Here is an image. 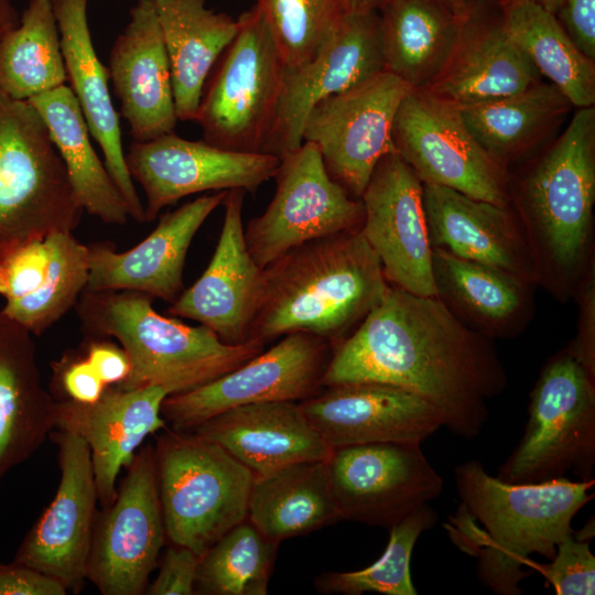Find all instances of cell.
Segmentation results:
<instances>
[{"label":"cell","mask_w":595,"mask_h":595,"mask_svg":"<svg viewBox=\"0 0 595 595\" xmlns=\"http://www.w3.org/2000/svg\"><path fill=\"white\" fill-rule=\"evenodd\" d=\"M380 382L435 407L444 426L472 440L488 420L486 401L507 382L490 338L458 318L437 296L389 285L356 329L333 351L323 386Z\"/></svg>","instance_id":"obj_1"},{"label":"cell","mask_w":595,"mask_h":595,"mask_svg":"<svg viewBox=\"0 0 595 595\" xmlns=\"http://www.w3.org/2000/svg\"><path fill=\"white\" fill-rule=\"evenodd\" d=\"M461 505L445 528L450 539L476 558V574L497 595H520L531 554L549 560L573 532L576 513L593 499L594 480L559 477L512 484L491 476L472 459L454 469Z\"/></svg>","instance_id":"obj_2"},{"label":"cell","mask_w":595,"mask_h":595,"mask_svg":"<svg viewBox=\"0 0 595 595\" xmlns=\"http://www.w3.org/2000/svg\"><path fill=\"white\" fill-rule=\"evenodd\" d=\"M262 279L249 339L267 344L304 332L326 339L334 349L390 285L360 230L304 242L264 267Z\"/></svg>","instance_id":"obj_3"},{"label":"cell","mask_w":595,"mask_h":595,"mask_svg":"<svg viewBox=\"0 0 595 595\" xmlns=\"http://www.w3.org/2000/svg\"><path fill=\"white\" fill-rule=\"evenodd\" d=\"M153 299L136 291H84L75 309L87 336L115 339L127 353L131 371L117 388L161 387L170 394L201 387L264 350L250 339L230 345L204 325L164 316Z\"/></svg>","instance_id":"obj_4"},{"label":"cell","mask_w":595,"mask_h":595,"mask_svg":"<svg viewBox=\"0 0 595 595\" xmlns=\"http://www.w3.org/2000/svg\"><path fill=\"white\" fill-rule=\"evenodd\" d=\"M595 202V109L578 108L522 185L526 236L539 279H573L589 240Z\"/></svg>","instance_id":"obj_5"},{"label":"cell","mask_w":595,"mask_h":595,"mask_svg":"<svg viewBox=\"0 0 595 595\" xmlns=\"http://www.w3.org/2000/svg\"><path fill=\"white\" fill-rule=\"evenodd\" d=\"M166 539L205 554L248 518L252 473L193 431L166 430L153 447Z\"/></svg>","instance_id":"obj_6"},{"label":"cell","mask_w":595,"mask_h":595,"mask_svg":"<svg viewBox=\"0 0 595 595\" xmlns=\"http://www.w3.org/2000/svg\"><path fill=\"white\" fill-rule=\"evenodd\" d=\"M84 209L41 116L0 95V255L53 231H74Z\"/></svg>","instance_id":"obj_7"},{"label":"cell","mask_w":595,"mask_h":595,"mask_svg":"<svg viewBox=\"0 0 595 595\" xmlns=\"http://www.w3.org/2000/svg\"><path fill=\"white\" fill-rule=\"evenodd\" d=\"M595 379L567 351L543 367L530 394L522 437L497 477L532 484L573 470L593 479L595 464Z\"/></svg>","instance_id":"obj_8"},{"label":"cell","mask_w":595,"mask_h":595,"mask_svg":"<svg viewBox=\"0 0 595 595\" xmlns=\"http://www.w3.org/2000/svg\"><path fill=\"white\" fill-rule=\"evenodd\" d=\"M239 30L204 88L197 122L203 141L264 153L281 96L285 64L259 9L237 19Z\"/></svg>","instance_id":"obj_9"},{"label":"cell","mask_w":595,"mask_h":595,"mask_svg":"<svg viewBox=\"0 0 595 595\" xmlns=\"http://www.w3.org/2000/svg\"><path fill=\"white\" fill-rule=\"evenodd\" d=\"M273 177L272 201L244 227L248 251L261 269L304 242L360 230L361 199L331 177L315 144L303 141L281 158Z\"/></svg>","instance_id":"obj_10"},{"label":"cell","mask_w":595,"mask_h":595,"mask_svg":"<svg viewBox=\"0 0 595 595\" xmlns=\"http://www.w3.org/2000/svg\"><path fill=\"white\" fill-rule=\"evenodd\" d=\"M392 140L422 183L508 207L504 165L474 138L455 104L426 88H412L396 113Z\"/></svg>","instance_id":"obj_11"},{"label":"cell","mask_w":595,"mask_h":595,"mask_svg":"<svg viewBox=\"0 0 595 595\" xmlns=\"http://www.w3.org/2000/svg\"><path fill=\"white\" fill-rule=\"evenodd\" d=\"M334 347L304 332L282 336L270 349L195 389L167 396L162 416L172 430L191 431L228 409L257 402H302L317 393Z\"/></svg>","instance_id":"obj_12"},{"label":"cell","mask_w":595,"mask_h":595,"mask_svg":"<svg viewBox=\"0 0 595 595\" xmlns=\"http://www.w3.org/2000/svg\"><path fill=\"white\" fill-rule=\"evenodd\" d=\"M411 89L396 75L382 71L318 101L309 112L303 141L316 145L327 173L351 197L360 199L378 162L397 153L393 121Z\"/></svg>","instance_id":"obj_13"},{"label":"cell","mask_w":595,"mask_h":595,"mask_svg":"<svg viewBox=\"0 0 595 595\" xmlns=\"http://www.w3.org/2000/svg\"><path fill=\"white\" fill-rule=\"evenodd\" d=\"M340 520L390 529L437 498L443 479L420 443L378 442L334 447L327 458Z\"/></svg>","instance_id":"obj_14"},{"label":"cell","mask_w":595,"mask_h":595,"mask_svg":"<svg viewBox=\"0 0 595 595\" xmlns=\"http://www.w3.org/2000/svg\"><path fill=\"white\" fill-rule=\"evenodd\" d=\"M115 501L97 512L87 580L102 595L145 593L166 534L159 499L153 446L127 467Z\"/></svg>","instance_id":"obj_15"},{"label":"cell","mask_w":595,"mask_h":595,"mask_svg":"<svg viewBox=\"0 0 595 595\" xmlns=\"http://www.w3.org/2000/svg\"><path fill=\"white\" fill-rule=\"evenodd\" d=\"M280 161L272 154L190 141L174 132L133 141L126 153L129 173L147 198L144 221L154 220L163 207L195 193L235 188L253 193L274 176Z\"/></svg>","instance_id":"obj_16"},{"label":"cell","mask_w":595,"mask_h":595,"mask_svg":"<svg viewBox=\"0 0 595 595\" xmlns=\"http://www.w3.org/2000/svg\"><path fill=\"white\" fill-rule=\"evenodd\" d=\"M58 446L61 479L45 508L19 545L13 561L61 581L79 593L87 580L98 501L87 443L63 430H53Z\"/></svg>","instance_id":"obj_17"},{"label":"cell","mask_w":595,"mask_h":595,"mask_svg":"<svg viewBox=\"0 0 595 595\" xmlns=\"http://www.w3.org/2000/svg\"><path fill=\"white\" fill-rule=\"evenodd\" d=\"M360 232L380 261L387 281L421 296H437L422 182L398 153L376 165L360 196Z\"/></svg>","instance_id":"obj_18"},{"label":"cell","mask_w":595,"mask_h":595,"mask_svg":"<svg viewBox=\"0 0 595 595\" xmlns=\"http://www.w3.org/2000/svg\"><path fill=\"white\" fill-rule=\"evenodd\" d=\"M385 71L379 10L349 11L311 61L285 67L277 117L264 153L279 159L303 142L311 109Z\"/></svg>","instance_id":"obj_19"},{"label":"cell","mask_w":595,"mask_h":595,"mask_svg":"<svg viewBox=\"0 0 595 595\" xmlns=\"http://www.w3.org/2000/svg\"><path fill=\"white\" fill-rule=\"evenodd\" d=\"M89 278V249L53 231L0 255V312L40 336L76 306Z\"/></svg>","instance_id":"obj_20"},{"label":"cell","mask_w":595,"mask_h":595,"mask_svg":"<svg viewBox=\"0 0 595 595\" xmlns=\"http://www.w3.org/2000/svg\"><path fill=\"white\" fill-rule=\"evenodd\" d=\"M246 191L227 192L220 235L213 257L197 281L184 289L167 314L197 322L230 345L249 339L262 291V269L250 256L244 238Z\"/></svg>","instance_id":"obj_21"},{"label":"cell","mask_w":595,"mask_h":595,"mask_svg":"<svg viewBox=\"0 0 595 595\" xmlns=\"http://www.w3.org/2000/svg\"><path fill=\"white\" fill-rule=\"evenodd\" d=\"M299 403L332 448L378 442L421 444L444 426L442 414L426 400L380 382L324 387Z\"/></svg>","instance_id":"obj_22"},{"label":"cell","mask_w":595,"mask_h":595,"mask_svg":"<svg viewBox=\"0 0 595 595\" xmlns=\"http://www.w3.org/2000/svg\"><path fill=\"white\" fill-rule=\"evenodd\" d=\"M227 192L202 195L162 215L152 232L129 250L118 252L110 241L88 245L85 291L128 290L174 302L184 290V264L192 240L224 203Z\"/></svg>","instance_id":"obj_23"},{"label":"cell","mask_w":595,"mask_h":595,"mask_svg":"<svg viewBox=\"0 0 595 595\" xmlns=\"http://www.w3.org/2000/svg\"><path fill=\"white\" fill-rule=\"evenodd\" d=\"M161 387L123 390L108 386L94 403L56 400L54 430L83 439L90 451L98 501L104 508L117 497V477L128 467L148 435L165 428Z\"/></svg>","instance_id":"obj_24"},{"label":"cell","mask_w":595,"mask_h":595,"mask_svg":"<svg viewBox=\"0 0 595 595\" xmlns=\"http://www.w3.org/2000/svg\"><path fill=\"white\" fill-rule=\"evenodd\" d=\"M107 69L133 141L174 132L178 119L171 68L152 0H136Z\"/></svg>","instance_id":"obj_25"},{"label":"cell","mask_w":595,"mask_h":595,"mask_svg":"<svg viewBox=\"0 0 595 595\" xmlns=\"http://www.w3.org/2000/svg\"><path fill=\"white\" fill-rule=\"evenodd\" d=\"M432 248L488 264L527 282L539 280L532 249L508 207L455 190L422 183Z\"/></svg>","instance_id":"obj_26"},{"label":"cell","mask_w":595,"mask_h":595,"mask_svg":"<svg viewBox=\"0 0 595 595\" xmlns=\"http://www.w3.org/2000/svg\"><path fill=\"white\" fill-rule=\"evenodd\" d=\"M89 0H51L67 82L88 130L100 145L105 165L123 197L130 218L144 221L142 204L126 163L120 117L110 97L108 69L100 62L88 24Z\"/></svg>","instance_id":"obj_27"},{"label":"cell","mask_w":595,"mask_h":595,"mask_svg":"<svg viewBox=\"0 0 595 595\" xmlns=\"http://www.w3.org/2000/svg\"><path fill=\"white\" fill-rule=\"evenodd\" d=\"M191 431L220 445L253 477L293 463L327 459L332 451L294 401L235 407Z\"/></svg>","instance_id":"obj_28"},{"label":"cell","mask_w":595,"mask_h":595,"mask_svg":"<svg viewBox=\"0 0 595 595\" xmlns=\"http://www.w3.org/2000/svg\"><path fill=\"white\" fill-rule=\"evenodd\" d=\"M55 402L43 386L32 334L0 312V483L50 436Z\"/></svg>","instance_id":"obj_29"},{"label":"cell","mask_w":595,"mask_h":595,"mask_svg":"<svg viewBox=\"0 0 595 595\" xmlns=\"http://www.w3.org/2000/svg\"><path fill=\"white\" fill-rule=\"evenodd\" d=\"M469 12V2L387 0L379 10L385 71L412 88L429 87L457 48Z\"/></svg>","instance_id":"obj_30"},{"label":"cell","mask_w":595,"mask_h":595,"mask_svg":"<svg viewBox=\"0 0 595 595\" xmlns=\"http://www.w3.org/2000/svg\"><path fill=\"white\" fill-rule=\"evenodd\" d=\"M540 82L539 71L508 34L500 17L480 21L470 6L457 48L426 89L464 106L513 95Z\"/></svg>","instance_id":"obj_31"},{"label":"cell","mask_w":595,"mask_h":595,"mask_svg":"<svg viewBox=\"0 0 595 595\" xmlns=\"http://www.w3.org/2000/svg\"><path fill=\"white\" fill-rule=\"evenodd\" d=\"M166 48L175 112L195 121L207 77L239 30L238 20L206 0H152Z\"/></svg>","instance_id":"obj_32"},{"label":"cell","mask_w":595,"mask_h":595,"mask_svg":"<svg viewBox=\"0 0 595 595\" xmlns=\"http://www.w3.org/2000/svg\"><path fill=\"white\" fill-rule=\"evenodd\" d=\"M28 101L44 121L83 209L106 224L125 225L130 218L128 207L90 143L88 126L71 87L65 84Z\"/></svg>","instance_id":"obj_33"},{"label":"cell","mask_w":595,"mask_h":595,"mask_svg":"<svg viewBox=\"0 0 595 595\" xmlns=\"http://www.w3.org/2000/svg\"><path fill=\"white\" fill-rule=\"evenodd\" d=\"M248 520L278 544L340 520L327 459L293 463L255 477Z\"/></svg>","instance_id":"obj_34"},{"label":"cell","mask_w":595,"mask_h":595,"mask_svg":"<svg viewBox=\"0 0 595 595\" xmlns=\"http://www.w3.org/2000/svg\"><path fill=\"white\" fill-rule=\"evenodd\" d=\"M437 298L487 337L511 335L529 303V284L511 273L432 248Z\"/></svg>","instance_id":"obj_35"},{"label":"cell","mask_w":595,"mask_h":595,"mask_svg":"<svg viewBox=\"0 0 595 595\" xmlns=\"http://www.w3.org/2000/svg\"><path fill=\"white\" fill-rule=\"evenodd\" d=\"M500 21L511 39L577 108L595 102V64L567 34L558 17L531 0L499 2Z\"/></svg>","instance_id":"obj_36"},{"label":"cell","mask_w":595,"mask_h":595,"mask_svg":"<svg viewBox=\"0 0 595 595\" xmlns=\"http://www.w3.org/2000/svg\"><path fill=\"white\" fill-rule=\"evenodd\" d=\"M457 107L478 143L505 165L545 137L573 106L553 84L540 82L513 95Z\"/></svg>","instance_id":"obj_37"},{"label":"cell","mask_w":595,"mask_h":595,"mask_svg":"<svg viewBox=\"0 0 595 595\" xmlns=\"http://www.w3.org/2000/svg\"><path fill=\"white\" fill-rule=\"evenodd\" d=\"M66 83L51 0H29L19 23L0 37V95L28 101Z\"/></svg>","instance_id":"obj_38"},{"label":"cell","mask_w":595,"mask_h":595,"mask_svg":"<svg viewBox=\"0 0 595 595\" xmlns=\"http://www.w3.org/2000/svg\"><path fill=\"white\" fill-rule=\"evenodd\" d=\"M278 545L247 518L202 555L195 593L266 595Z\"/></svg>","instance_id":"obj_39"},{"label":"cell","mask_w":595,"mask_h":595,"mask_svg":"<svg viewBox=\"0 0 595 595\" xmlns=\"http://www.w3.org/2000/svg\"><path fill=\"white\" fill-rule=\"evenodd\" d=\"M437 515L429 504L391 527L389 542L381 556L369 566L351 572H325L314 585L324 594L416 595L410 575V560L419 537L433 528Z\"/></svg>","instance_id":"obj_40"},{"label":"cell","mask_w":595,"mask_h":595,"mask_svg":"<svg viewBox=\"0 0 595 595\" xmlns=\"http://www.w3.org/2000/svg\"><path fill=\"white\" fill-rule=\"evenodd\" d=\"M285 64L313 60L349 12L346 0H256Z\"/></svg>","instance_id":"obj_41"},{"label":"cell","mask_w":595,"mask_h":595,"mask_svg":"<svg viewBox=\"0 0 595 595\" xmlns=\"http://www.w3.org/2000/svg\"><path fill=\"white\" fill-rule=\"evenodd\" d=\"M558 595L595 593V556L587 539L573 531L562 539L549 564L533 563Z\"/></svg>","instance_id":"obj_42"},{"label":"cell","mask_w":595,"mask_h":595,"mask_svg":"<svg viewBox=\"0 0 595 595\" xmlns=\"http://www.w3.org/2000/svg\"><path fill=\"white\" fill-rule=\"evenodd\" d=\"M107 387L80 349L65 353L53 364L52 389L61 396L60 400L94 403Z\"/></svg>","instance_id":"obj_43"},{"label":"cell","mask_w":595,"mask_h":595,"mask_svg":"<svg viewBox=\"0 0 595 595\" xmlns=\"http://www.w3.org/2000/svg\"><path fill=\"white\" fill-rule=\"evenodd\" d=\"M201 555L186 547L172 544L160 563L153 583L145 591L149 595H193Z\"/></svg>","instance_id":"obj_44"},{"label":"cell","mask_w":595,"mask_h":595,"mask_svg":"<svg viewBox=\"0 0 595 595\" xmlns=\"http://www.w3.org/2000/svg\"><path fill=\"white\" fill-rule=\"evenodd\" d=\"M79 349L106 386H119L129 377V357L115 339L86 335Z\"/></svg>","instance_id":"obj_45"},{"label":"cell","mask_w":595,"mask_h":595,"mask_svg":"<svg viewBox=\"0 0 595 595\" xmlns=\"http://www.w3.org/2000/svg\"><path fill=\"white\" fill-rule=\"evenodd\" d=\"M65 585L31 566L0 562V595H65Z\"/></svg>","instance_id":"obj_46"},{"label":"cell","mask_w":595,"mask_h":595,"mask_svg":"<svg viewBox=\"0 0 595 595\" xmlns=\"http://www.w3.org/2000/svg\"><path fill=\"white\" fill-rule=\"evenodd\" d=\"M556 17L578 48L594 60L595 0H565Z\"/></svg>","instance_id":"obj_47"},{"label":"cell","mask_w":595,"mask_h":595,"mask_svg":"<svg viewBox=\"0 0 595 595\" xmlns=\"http://www.w3.org/2000/svg\"><path fill=\"white\" fill-rule=\"evenodd\" d=\"M594 292V278L592 274L591 279L589 273L582 294V322L578 336L567 351L585 368L588 375L595 379Z\"/></svg>","instance_id":"obj_48"},{"label":"cell","mask_w":595,"mask_h":595,"mask_svg":"<svg viewBox=\"0 0 595 595\" xmlns=\"http://www.w3.org/2000/svg\"><path fill=\"white\" fill-rule=\"evenodd\" d=\"M19 13L11 0H0V37L19 23Z\"/></svg>","instance_id":"obj_49"},{"label":"cell","mask_w":595,"mask_h":595,"mask_svg":"<svg viewBox=\"0 0 595 595\" xmlns=\"http://www.w3.org/2000/svg\"><path fill=\"white\" fill-rule=\"evenodd\" d=\"M387 0H346L349 11L380 10Z\"/></svg>","instance_id":"obj_50"},{"label":"cell","mask_w":595,"mask_h":595,"mask_svg":"<svg viewBox=\"0 0 595 595\" xmlns=\"http://www.w3.org/2000/svg\"><path fill=\"white\" fill-rule=\"evenodd\" d=\"M500 1H505V0H499V2ZM531 1L540 4L545 10L556 15L559 11L561 10L565 0H531Z\"/></svg>","instance_id":"obj_51"},{"label":"cell","mask_w":595,"mask_h":595,"mask_svg":"<svg viewBox=\"0 0 595 595\" xmlns=\"http://www.w3.org/2000/svg\"><path fill=\"white\" fill-rule=\"evenodd\" d=\"M451 2H453L454 4H457V6H461V7H465L468 4V2H463L462 0H448Z\"/></svg>","instance_id":"obj_52"},{"label":"cell","mask_w":595,"mask_h":595,"mask_svg":"<svg viewBox=\"0 0 595 595\" xmlns=\"http://www.w3.org/2000/svg\"><path fill=\"white\" fill-rule=\"evenodd\" d=\"M463 2H468V0H462Z\"/></svg>","instance_id":"obj_53"}]
</instances>
